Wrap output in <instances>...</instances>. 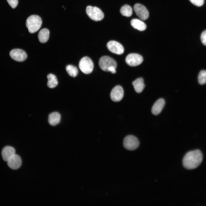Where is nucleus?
Wrapping results in <instances>:
<instances>
[{
	"label": "nucleus",
	"instance_id": "10",
	"mask_svg": "<svg viewBox=\"0 0 206 206\" xmlns=\"http://www.w3.org/2000/svg\"><path fill=\"white\" fill-rule=\"evenodd\" d=\"M107 47L110 51L116 54H121L124 52V48L122 45L115 41H109L107 43Z\"/></svg>",
	"mask_w": 206,
	"mask_h": 206
},
{
	"label": "nucleus",
	"instance_id": "15",
	"mask_svg": "<svg viewBox=\"0 0 206 206\" xmlns=\"http://www.w3.org/2000/svg\"><path fill=\"white\" fill-rule=\"evenodd\" d=\"M135 90L138 93H141L145 87L144 80L142 78H138L132 82Z\"/></svg>",
	"mask_w": 206,
	"mask_h": 206
},
{
	"label": "nucleus",
	"instance_id": "14",
	"mask_svg": "<svg viewBox=\"0 0 206 206\" xmlns=\"http://www.w3.org/2000/svg\"><path fill=\"white\" fill-rule=\"evenodd\" d=\"M15 153V150L13 147L6 146L3 148L1 151L2 158L4 161H7Z\"/></svg>",
	"mask_w": 206,
	"mask_h": 206
},
{
	"label": "nucleus",
	"instance_id": "18",
	"mask_svg": "<svg viewBox=\"0 0 206 206\" xmlns=\"http://www.w3.org/2000/svg\"><path fill=\"white\" fill-rule=\"evenodd\" d=\"M49 35V32L48 29L43 28L39 31L38 34V38L39 41L41 43H45L48 40Z\"/></svg>",
	"mask_w": 206,
	"mask_h": 206
},
{
	"label": "nucleus",
	"instance_id": "11",
	"mask_svg": "<svg viewBox=\"0 0 206 206\" xmlns=\"http://www.w3.org/2000/svg\"><path fill=\"white\" fill-rule=\"evenodd\" d=\"M124 92L123 88L120 86L117 85L114 87L110 93V98L113 101L118 102L123 98Z\"/></svg>",
	"mask_w": 206,
	"mask_h": 206
},
{
	"label": "nucleus",
	"instance_id": "17",
	"mask_svg": "<svg viewBox=\"0 0 206 206\" xmlns=\"http://www.w3.org/2000/svg\"><path fill=\"white\" fill-rule=\"evenodd\" d=\"M130 23L132 26L133 28L140 31H143L146 28L145 24L138 19H133L131 20Z\"/></svg>",
	"mask_w": 206,
	"mask_h": 206
},
{
	"label": "nucleus",
	"instance_id": "1",
	"mask_svg": "<svg viewBox=\"0 0 206 206\" xmlns=\"http://www.w3.org/2000/svg\"><path fill=\"white\" fill-rule=\"evenodd\" d=\"M203 155L199 150L191 151L187 152L183 159L184 167L186 169H191L197 167L201 163Z\"/></svg>",
	"mask_w": 206,
	"mask_h": 206
},
{
	"label": "nucleus",
	"instance_id": "25",
	"mask_svg": "<svg viewBox=\"0 0 206 206\" xmlns=\"http://www.w3.org/2000/svg\"><path fill=\"white\" fill-rule=\"evenodd\" d=\"M201 39L203 44L206 46V30L204 31L201 33Z\"/></svg>",
	"mask_w": 206,
	"mask_h": 206
},
{
	"label": "nucleus",
	"instance_id": "22",
	"mask_svg": "<svg viewBox=\"0 0 206 206\" xmlns=\"http://www.w3.org/2000/svg\"><path fill=\"white\" fill-rule=\"evenodd\" d=\"M198 81L199 83L203 85L206 83V71H201L199 74Z\"/></svg>",
	"mask_w": 206,
	"mask_h": 206
},
{
	"label": "nucleus",
	"instance_id": "12",
	"mask_svg": "<svg viewBox=\"0 0 206 206\" xmlns=\"http://www.w3.org/2000/svg\"><path fill=\"white\" fill-rule=\"evenodd\" d=\"M9 167L12 169H17L21 166L22 161L19 156L15 154L12 156L7 161Z\"/></svg>",
	"mask_w": 206,
	"mask_h": 206
},
{
	"label": "nucleus",
	"instance_id": "24",
	"mask_svg": "<svg viewBox=\"0 0 206 206\" xmlns=\"http://www.w3.org/2000/svg\"><path fill=\"white\" fill-rule=\"evenodd\" d=\"M194 5L197 6H201L204 3V0H189Z\"/></svg>",
	"mask_w": 206,
	"mask_h": 206
},
{
	"label": "nucleus",
	"instance_id": "2",
	"mask_svg": "<svg viewBox=\"0 0 206 206\" xmlns=\"http://www.w3.org/2000/svg\"><path fill=\"white\" fill-rule=\"evenodd\" d=\"M42 21L41 17L36 15H32L27 19L26 25L30 33H33L37 31L41 27Z\"/></svg>",
	"mask_w": 206,
	"mask_h": 206
},
{
	"label": "nucleus",
	"instance_id": "3",
	"mask_svg": "<svg viewBox=\"0 0 206 206\" xmlns=\"http://www.w3.org/2000/svg\"><path fill=\"white\" fill-rule=\"evenodd\" d=\"M87 14L92 20L98 21L102 20L104 15L100 9L96 7L88 6L86 9Z\"/></svg>",
	"mask_w": 206,
	"mask_h": 206
},
{
	"label": "nucleus",
	"instance_id": "16",
	"mask_svg": "<svg viewBox=\"0 0 206 206\" xmlns=\"http://www.w3.org/2000/svg\"><path fill=\"white\" fill-rule=\"evenodd\" d=\"M60 114L58 112H53L49 115L48 122L52 126H54L60 122Z\"/></svg>",
	"mask_w": 206,
	"mask_h": 206
},
{
	"label": "nucleus",
	"instance_id": "21",
	"mask_svg": "<svg viewBox=\"0 0 206 206\" xmlns=\"http://www.w3.org/2000/svg\"><path fill=\"white\" fill-rule=\"evenodd\" d=\"M66 69L69 75L72 77H74L78 74V69L76 67L74 66L68 65L66 66Z\"/></svg>",
	"mask_w": 206,
	"mask_h": 206
},
{
	"label": "nucleus",
	"instance_id": "9",
	"mask_svg": "<svg viewBox=\"0 0 206 206\" xmlns=\"http://www.w3.org/2000/svg\"><path fill=\"white\" fill-rule=\"evenodd\" d=\"M9 55L12 59L19 62L25 60L27 57V54L25 51L19 49L12 50L10 52Z\"/></svg>",
	"mask_w": 206,
	"mask_h": 206
},
{
	"label": "nucleus",
	"instance_id": "23",
	"mask_svg": "<svg viewBox=\"0 0 206 206\" xmlns=\"http://www.w3.org/2000/svg\"><path fill=\"white\" fill-rule=\"evenodd\" d=\"M7 1L10 6L13 9L15 8L18 4V0H7Z\"/></svg>",
	"mask_w": 206,
	"mask_h": 206
},
{
	"label": "nucleus",
	"instance_id": "6",
	"mask_svg": "<svg viewBox=\"0 0 206 206\" xmlns=\"http://www.w3.org/2000/svg\"><path fill=\"white\" fill-rule=\"evenodd\" d=\"M123 146L126 149L132 150L136 149L139 146V142L138 138L135 136L129 135L124 139Z\"/></svg>",
	"mask_w": 206,
	"mask_h": 206
},
{
	"label": "nucleus",
	"instance_id": "20",
	"mask_svg": "<svg viewBox=\"0 0 206 206\" xmlns=\"http://www.w3.org/2000/svg\"><path fill=\"white\" fill-rule=\"evenodd\" d=\"M120 12L122 15L129 17L132 14V9L130 5L126 4L121 7Z\"/></svg>",
	"mask_w": 206,
	"mask_h": 206
},
{
	"label": "nucleus",
	"instance_id": "7",
	"mask_svg": "<svg viewBox=\"0 0 206 206\" xmlns=\"http://www.w3.org/2000/svg\"><path fill=\"white\" fill-rule=\"evenodd\" d=\"M125 61L129 66H134L140 64L143 61V58L139 54L131 53L127 55Z\"/></svg>",
	"mask_w": 206,
	"mask_h": 206
},
{
	"label": "nucleus",
	"instance_id": "5",
	"mask_svg": "<svg viewBox=\"0 0 206 206\" xmlns=\"http://www.w3.org/2000/svg\"><path fill=\"white\" fill-rule=\"evenodd\" d=\"M79 68L84 73L88 74L91 73L94 68V64L92 60L88 57L82 58L79 62Z\"/></svg>",
	"mask_w": 206,
	"mask_h": 206
},
{
	"label": "nucleus",
	"instance_id": "19",
	"mask_svg": "<svg viewBox=\"0 0 206 206\" xmlns=\"http://www.w3.org/2000/svg\"><path fill=\"white\" fill-rule=\"evenodd\" d=\"M48 81L47 85L48 87L50 88H53L56 87L58 84L57 79L56 76L52 74H49L47 76Z\"/></svg>",
	"mask_w": 206,
	"mask_h": 206
},
{
	"label": "nucleus",
	"instance_id": "4",
	"mask_svg": "<svg viewBox=\"0 0 206 206\" xmlns=\"http://www.w3.org/2000/svg\"><path fill=\"white\" fill-rule=\"evenodd\" d=\"M99 65L102 70L106 72H108L111 67L116 68L117 67L116 61L112 58L107 56H104L100 58Z\"/></svg>",
	"mask_w": 206,
	"mask_h": 206
},
{
	"label": "nucleus",
	"instance_id": "8",
	"mask_svg": "<svg viewBox=\"0 0 206 206\" xmlns=\"http://www.w3.org/2000/svg\"><path fill=\"white\" fill-rule=\"evenodd\" d=\"M134 9L136 15L141 20H144L148 18V12L143 5L140 3L136 4L134 6Z\"/></svg>",
	"mask_w": 206,
	"mask_h": 206
},
{
	"label": "nucleus",
	"instance_id": "13",
	"mask_svg": "<svg viewBox=\"0 0 206 206\" xmlns=\"http://www.w3.org/2000/svg\"><path fill=\"white\" fill-rule=\"evenodd\" d=\"M165 103V101L163 98H160L157 100L152 108L151 112L152 114L156 115L160 114L164 106Z\"/></svg>",
	"mask_w": 206,
	"mask_h": 206
}]
</instances>
